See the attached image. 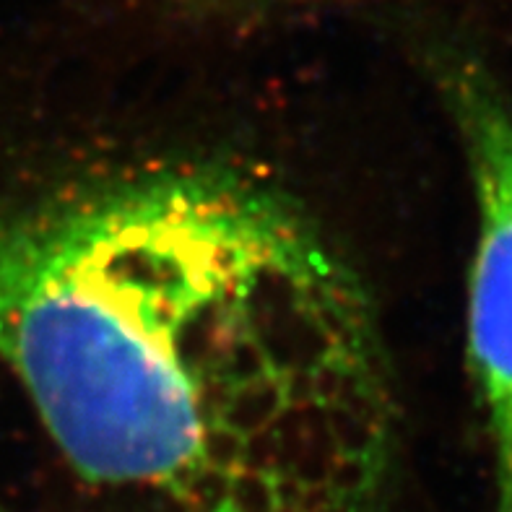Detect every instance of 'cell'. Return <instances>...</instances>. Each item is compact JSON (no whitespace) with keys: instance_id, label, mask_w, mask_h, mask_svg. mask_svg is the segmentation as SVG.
I'll use <instances>...</instances> for the list:
<instances>
[{"instance_id":"obj_1","label":"cell","mask_w":512,"mask_h":512,"mask_svg":"<svg viewBox=\"0 0 512 512\" xmlns=\"http://www.w3.org/2000/svg\"><path fill=\"white\" fill-rule=\"evenodd\" d=\"M0 362L78 474L172 512H377L398 453L362 281L229 169L110 177L3 221Z\"/></svg>"},{"instance_id":"obj_2","label":"cell","mask_w":512,"mask_h":512,"mask_svg":"<svg viewBox=\"0 0 512 512\" xmlns=\"http://www.w3.org/2000/svg\"><path fill=\"white\" fill-rule=\"evenodd\" d=\"M435 84L471 172L468 364L492 448L494 512H512V97L487 65L463 52L437 55Z\"/></svg>"}]
</instances>
